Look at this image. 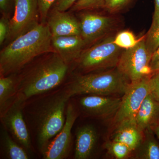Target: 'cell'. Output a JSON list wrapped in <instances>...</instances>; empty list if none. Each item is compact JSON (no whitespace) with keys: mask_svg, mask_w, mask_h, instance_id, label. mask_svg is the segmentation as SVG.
<instances>
[{"mask_svg":"<svg viewBox=\"0 0 159 159\" xmlns=\"http://www.w3.org/2000/svg\"><path fill=\"white\" fill-rule=\"evenodd\" d=\"M136 158L141 159H159V143L149 133L138 148Z\"/></svg>","mask_w":159,"mask_h":159,"instance_id":"ffe728a7","label":"cell"},{"mask_svg":"<svg viewBox=\"0 0 159 159\" xmlns=\"http://www.w3.org/2000/svg\"><path fill=\"white\" fill-rule=\"evenodd\" d=\"M114 43L121 48L128 49L133 48L139 43L133 33L129 31L119 32L114 39Z\"/></svg>","mask_w":159,"mask_h":159,"instance_id":"603a6c76","label":"cell"},{"mask_svg":"<svg viewBox=\"0 0 159 159\" xmlns=\"http://www.w3.org/2000/svg\"><path fill=\"white\" fill-rule=\"evenodd\" d=\"M105 148L110 154L117 159L126 158L132 151L124 143L113 140L107 142Z\"/></svg>","mask_w":159,"mask_h":159,"instance_id":"7402d4cb","label":"cell"},{"mask_svg":"<svg viewBox=\"0 0 159 159\" xmlns=\"http://www.w3.org/2000/svg\"><path fill=\"white\" fill-rule=\"evenodd\" d=\"M77 117V112L74 106L68 103L64 125L43 154L44 159H63L68 157L72 144L71 130Z\"/></svg>","mask_w":159,"mask_h":159,"instance_id":"30bf717a","label":"cell"},{"mask_svg":"<svg viewBox=\"0 0 159 159\" xmlns=\"http://www.w3.org/2000/svg\"><path fill=\"white\" fill-rule=\"evenodd\" d=\"M97 133L93 125H87L77 129L74 158L87 159L93 152L97 141Z\"/></svg>","mask_w":159,"mask_h":159,"instance_id":"9a60e30c","label":"cell"},{"mask_svg":"<svg viewBox=\"0 0 159 159\" xmlns=\"http://www.w3.org/2000/svg\"><path fill=\"white\" fill-rule=\"evenodd\" d=\"M114 39H106L82 52L76 61L78 68L87 74L117 66L122 53Z\"/></svg>","mask_w":159,"mask_h":159,"instance_id":"5b68a950","label":"cell"},{"mask_svg":"<svg viewBox=\"0 0 159 159\" xmlns=\"http://www.w3.org/2000/svg\"><path fill=\"white\" fill-rule=\"evenodd\" d=\"M11 1L12 0H0V9L4 14L3 16H8L7 14L11 9Z\"/></svg>","mask_w":159,"mask_h":159,"instance_id":"4dcf8cb0","label":"cell"},{"mask_svg":"<svg viewBox=\"0 0 159 159\" xmlns=\"http://www.w3.org/2000/svg\"><path fill=\"white\" fill-rule=\"evenodd\" d=\"M38 3L40 19L41 20V23L45 22L49 10L51 6L56 0H37Z\"/></svg>","mask_w":159,"mask_h":159,"instance_id":"d4e9b609","label":"cell"},{"mask_svg":"<svg viewBox=\"0 0 159 159\" xmlns=\"http://www.w3.org/2000/svg\"><path fill=\"white\" fill-rule=\"evenodd\" d=\"M148 52L145 40H139L133 48L126 49L120 55L117 69L130 82L139 81L151 74Z\"/></svg>","mask_w":159,"mask_h":159,"instance_id":"8992f818","label":"cell"},{"mask_svg":"<svg viewBox=\"0 0 159 159\" xmlns=\"http://www.w3.org/2000/svg\"><path fill=\"white\" fill-rule=\"evenodd\" d=\"M78 0H57L55 9L61 11H66L72 7Z\"/></svg>","mask_w":159,"mask_h":159,"instance_id":"f1b7e54d","label":"cell"},{"mask_svg":"<svg viewBox=\"0 0 159 159\" xmlns=\"http://www.w3.org/2000/svg\"><path fill=\"white\" fill-rule=\"evenodd\" d=\"M153 128L155 134H156L157 136V137L158 139L159 140V125H157Z\"/></svg>","mask_w":159,"mask_h":159,"instance_id":"d6a6232c","label":"cell"},{"mask_svg":"<svg viewBox=\"0 0 159 159\" xmlns=\"http://www.w3.org/2000/svg\"><path fill=\"white\" fill-rule=\"evenodd\" d=\"M2 148L6 158L9 159H28L29 157L26 149L20 146L13 140L4 127L1 133Z\"/></svg>","mask_w":159,"mask_h":159,"instance_id":"d6986e66","label":"cell"},{"mask_svg":"<svg viewBox=\"0 0 159 159\" xmlns=\"http://www.w3.org/2000/svg\"><path fill=\"white\" fill-rule=\"evenodd\" d=\"M39 14L37 0H14V14L10 20L8 39L13 40L33 29L39 24Z\"/></svg>","mask_w":159,"mask_h":159,"instance_id":"9c48e42d","label":"cell"},{"mask_svg":"<svg viewBox=\"0 0 159 159\" xmlns=\"http://www.w3.org/2000/svg\"><path fill=\"white\" fill-rule=\"evenodd\" d=\"M48 25L52 37L80 35L79 22L65 11L54 8L49 16Z\"/></svg>","mask_w":159,"mask_h":159,"instance_id":"4fadbf2b","label":"cell"},{"mask_svg":"<svg viewBox=\"0 0 159 159\" xmlns=\"http://www.w3.org/2000/svg\"><path fill=\"white\" fill-rule=\"evenodd\" d=\"M72 97L66 86L46 97L36 113L37 145L42 154L63 127L66 106Z\"/></svg>","mask_w":159,"mask_h":159,"instance_id":"3957f363","label":"cell"},{"mask_svg":"<svg viewBox=\"0 0 159 159\" xmlns=\"http://www.w3.org/2000/svg\"><path fill=\"white\" fill-rule=\"evenodd\" d=\"M129 1V0H104L101 7H104L108 11L112 12L122 9Z\"/></svg>","mask_w":159,"mask_h":159,"instance_id":"4316f807","label":"cell"},{"mask_svg":"<svg viewBox=\"0 0 159 159\" xmlns=\"http://www.w3.org/2000/svg\"><path fill=\"white\" fill-rule=\"evenodd\" d=\"M145 40L146 48L152 55L159 47V12H154L152 23Z\"/></svg>","mask_w":159,"mask_h":159,"instance_id":"44dd1931","label":"cell"},{"mask_svg":"<svg viewBox=\"0 0 159 159\" xmlns=\"http://www.w3.org/2000/svg\"><path fill=\"white\" fill-rule=\"evenodd\" d=\"M52 34L48 25L38 24L11 41L0 52V74H17L36 57L51 51Z\"/></svg>","mask_w":159,"mask_h":159,"instance_id":"6da1fadb","label":"cell"},{"mask_svg":"<svg viewBox=\"0 0 159 159\" xmlns=\"http://www.w3.org/2000/svg\"><path fill=\"white\" fill-rule=\"evenodd\" d=\"M129 84L116 68L80 75L66 86L72 97L84 94L108 96L124 94Z\"/></svg>","mask_w":159,"mask_h":159,"instance_id":"277c9868","label":"cell"},{"mask_svg":"<svg viewBox=\"0 0 159 159\" xmlns=\"http://www.w3.org/2000/svg\"><path fill=\"white\" fill-rule=\"evenodd\" d=\"M148 77L130 82L122 98L119 110L115 116L117 125L122 122L135 121L138 111L146 97L150 94Z\"/></svg>","mask_w":159,"mask_h":159,"instance_id":"52a82bcc","label":"cell"},{"mask_svg":"<svg viewBox=\"0 0 159 159\" xmlns=\"http://www.w3.org/2000/svg\"><path fill=\"white\" fill-rule=\"evenodd\" d=\"M159 120V102L150 94L144 99L135 119L136 124L142 132L157 126Z\"/></svg>","mask_w":159,"mask_h":159,"instance_id":"2e32d148","label":"cell"},{"mask_svg":"<svg viewBox=\"0 0 159 159\" xmlns=\"http://www.w3.org/2000/svg\"><path fill=\"white\" fill-rule=\"evenodd\" d=\"M150 67L152 73L159 71V47L152 55Z\"/></svg>","mask_w":159,"mask_h":159,"instance_id":"f546056e","label":"cell"},{"mask_svg":"<svg viewBox=\"0 0 159 159\" xmlns=\"http://www.w3.org/2000/svg\"><path fill=\"white\" fill-rule=\"evenodd\" d=\"M121 102L122 98L95 95L83 97L80 100V106L87 114L103 119L116 116Z\"/></svg>","mask_w":159,"mask_h":159,"instance_id":"8fae6325","label":"cell"},{"mask_svg":"<svg viewBox=\"0 0 159 159\" xmlns=\"http://www.w3.org/2000/svg\"><path fill=\"white\" fill-rule=\"evenodd\" d=\"M117 125L113 140L124 143L132 151L138 149L143 141V132L138 127L135 122L127 121Z\"/></svg>","mask_w":159,"mask_h":159,"instance_id":"e0dca14e","label":"cell"},{"mask_svg":"<svg viewBox=\"0 0 159 159\" xmlns=\"http://www.w3.org/2000/svg\"><path fill=\"white\" fill-rule=\"evenodd\" d=\"M10 20L8 16H3L0 20V44L2 45L8 39L10 31Z\"/></svg>","mask_w":159,"mask_h":159,"instance_id":"484cf974","label":"cell"},{"mask_svg":"<svg viewBox=\"0 0 159 159\" xmlns=\"http://www.w3.org/2000/svg\"><path fill=\"white\" fill-rule=\"evenodd\" d=\"M25 102L16 96L14 101L0 113V116L3 127L11 133L15 141L23 148L30 150L31 139L22 111Z\"/></svg>","mask_w":159,"mask_h":159,"instance_id":"ba28073f","label":"cell"},{"mask_svg":"<svg viewBox=\"0 0 159 159\" xmlns=\"http://www.w3.org/2000/svg\"><path fill=\"white\" fill-rule=\"evenodd\" d=\"M16 74L0 78V113L14 101L17 96Z\"/></svg>","mask_w":159,"mask_h":159,"instance_id":"ac0fdd59","label":"cell"},{"mask_svg":"<svg viewBox=\"0 0 159 159\" xmlns=\"http://www.w3.org/2000/svg\"><path fill=\"white\" fill-rule=\"evenodd\" d=\"M69 69V65L55 51L35 62L31 61L16 75L17 97L26 101L53 89L64 80Z\"/></svg>","mask_w":159,"mask_h":159,"instance_id":"7a4b0ae2","label":"cell"},{"mask_svg":"<svg viewBox=\"0 0 159 159\" xmlns=\"http://www.w3.org/2000/svg\"><path fill=\"white\" fill-rule=\"evenodd\" d=\"M104 0H78L72 6V10L80 11L84 9L101 7Z\"/></svg>","mask_w":159,"mask_h":159,"instance_id":"cb8c5ba5","label":"cell"},{"mask_svg":"<svg viewBox=\"0 0 159 159\" xmlns=\"http://www.w3.org/2000/svg\"><path fill=\"white\" fill-rule=\"evenodd\" d=\"M53 47L68 64L76 61L82 53L85 43L80 35L52 37Z\"/></svg>","mask_w":159,"mask_h":159,"instance_id":"5bb4252c","label":"cell"},{"mask_svg":"<svg viewBox=\"0 0 159 159\" xmlns=\"http://www.w3.org/2000/svg\"><path fill=\"white\" fill-rule=\"evenodd\" d=\"M154 12H159V0H154Z\"/></svg>","mask_w":159,"mask_h":159,"instance_id":"1f68e13d","label":"cell"},{"mask_svg":"<svg viewBox=\"0 0 159 159\" xmlns=\"http://www.w3.org/2000/svg\"><path fill=\"white\" fill-rule=\"evenodd\" d=\"M79 22L80 36L86 45L103 35L112 23L111 18L90 13L83 14Z\"/></svg>","mask_w":159,"mask_h":159,"instance_id":"7c38bea8","label":"cell"},{"mask_svg":"<svg viewBox=\"0 0 159 159\" xmlns=\"http://www.w3.org/2000/svg\"><path fill=\"white\" fill-rule=\"evenodd\" d=\"M150 94L159 102V71L149 78Z\"/></svg>","mask_w":159,"mask_h":159,"instance_id":"83f0119b","label":"cell"}]
</instances>
